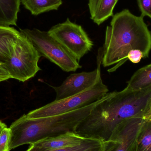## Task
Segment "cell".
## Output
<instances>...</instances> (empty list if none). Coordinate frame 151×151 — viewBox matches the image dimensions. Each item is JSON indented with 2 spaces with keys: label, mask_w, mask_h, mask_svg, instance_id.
Instances as JSON below:
<instances>
[{
  "label": "cell",
  "mask_w": 151,
  "mask_h": 151,
  "mask_svg": "<svg viewBox=\"0 0 151 151\" xmlns=\"http://www.w3.org/2000/svg\"><path fill=\"white\" fill-rule=\"evenodd\" d=\"M21 3L32 15L37 16L51 10H57L62 0H21Z\"/></svg>",
  "instance_id": "obj_14"
},
{
  "label": "cell",
  "mask_w": 151,
  "mask_h": 151,
  "mask_svg": "<svg viewBox=\"0 0 151 151\" xmlns=\"http://www.w3.org/2000/svg\"><path fill=\"white\" fill-rule=\"evenodd\" d=\"M142 58H144L143 53L139 50H131L129 52L127 56L128 59L134 63H139Z\"/></svg>",
  "instance_id": "obj_20"
},
{
  "label": "cell",
  "mask_w": 151,
  "mask_h": 151,
  "mask_svg": "<svg viewBox=\"0 0 151 151\" xmlns=\"http://www.w3.org/2000/svg\"><path fill=\"white\" fill-rule=\"evenodd\" d=\"M135 151H151V120H144L137 134Z\"/></svg>",
  "instance_id": "obj_16"
},
{
  "label": "cell",
  "mask_w": 151,
  "mask_h": 151,
  "mask_svg": "<svg viewBox=\"0 0 151 151\" xmlns=\"http://www.w3.org/2000/svg\"><path fill=\"white\" fill-rule=\"evenodd\" d=\"M101 99L83 108L55 116L32 119L24 114L10 126L9 151L67 132L75 133L78 124Z\"/></svg>",
  "instance_id": "obj_3"
},
{
  "label": "cell",
  "mask_w": 151,
  "mask_h": 151,
  "mask_svg": "<svg viewBox=\"0 0 151 151\" xmlns=\"http://www.w3.org/2000/svg\"><path fill=\"white\" fill-rule=\"evenodd\" d=\"M6 127H6V125L0 120V133L4 128Z\"/></svg>",
  "instance_id": "obj_23"
},
{
  "label": "cell",
  "mask_w": 151,
  "mask_h": 151,
  "mask_svg": "<svg viewBox=\"0 0 151 151\" xmlns=\"http://www.w3.org/2000/svg\"><path fill=\"white\" fill-rule=\"evenodd\" d=\"M119 0H89L91 19L98 25L113 16V10Z\"/></svg>",
  "instance_id": "obj_11"
},
{
  "label": "cell",
  "mask_w": 151,
  "mask_h": 151,
  "mask_svg": "<svg viewBox=\"0 0 151 151\" xmlns=\"http://www.w3.org/2000/svg\"><path fill=\"white\" fill-rule=\"evenodd\" d=\"M11 136L9 128H4L0 133V151H9V142Z\"/></svg>",
  "instance_id": "obj_18"
},
{
  "label": "cell",
  "mask_w": 151,
  "mask_h": 151,
  "mask_svg": "<svg viewBox=\"0 0 151 151\" xmlns=\"http://www.w3.org/2000/svg\"><path fill=\"white\" fill-rule=\"evenodd\" d=\"M151 86V64L137 70L127 82L126 88L140 90Z\"/></svg>",
  "instance_id": "obj_15"
},
{
  "label": "cell",
  "mask_w": 151,
  "mask_h": 151,
  "mask_svg": "<svg viewBox=\"0 0 151 151\" xmlns=\"http://www.w3.org/2000/svg\"><path fill=\"white\" fill-rule=\"evenodd\" d=\"M21 0H0V25L17 26Z\"/></svg>",
  "instance_id": "obj_13"
},
{
  "label": "cell",
  "mask_w": 151,
  "mask_h": 151,
  "mask_svg": "<svg viewBox=\"0 0 151 151\" xmlns=\"http://www.w3.org/2000/svg\"><path fill=\"white\" fill-rule=\"evenodd\" d=\"M40 57L32 42L21 33L4 65L11 78L24 82L41 70L38 65Z\"/></svg>",
  "instance_id": "obj_6"
},
{
  "label": "cell",
  "mask_w": 151,
  "mask_h": 151,
  "mask_svg": "<svg viewBox=\"0 0 151 151\" xmlns=\"http://www.w3.org/2000/svg\"><path fill=\"white\" fill-rule=\"evenodd\" d=\"M143 119L145 120H151V106L147 113L144 117Z\"/></svg>",
  "instance_id": "obj_22"
},
{
  "label": "cell",
  "mask_w": 151,
  "mask_h": 151,
  "mask_svg": "<svg viewBox=\"0 0 151 151\" xmlns=\"http://www.w3.org/2000/svg\"><path fill=\"white\" fill-rule=\"evenodd\" d=\"M20 32L32 42L41 57H44L66 72H75L82 66L63 45L49 33L39 29H20Z\"/></svg>",
  "instance_id": "obj_4"
},
{
  "label": "cell",
  "mask_w": 151,
  "mask_h": 151,
  "mask_svg": "<svg viewBox=\"0 0 151 151\" xmlns=\"http://www.w3.org/2000/svg\"><path fill=\"white\" fill-rule=\"evenodd\" d=\"M144 120L133 118L118 124L109 140L103 142V151H135L137 134Z\"/></svg>",
  "instance_id": "obj_9"
},
{
  "label": "cell",
  "mask_w": 151,
  "mask_h": 151,
  "mask_svg": "<svg viewBox=\"0 0 151 151\" xmlns=\"http://www.w3.org/2000/svg\"><path fill=\"white\" fill-rule=\"evenodd\" d=\"M20 34L14 27L0 25V63L4 64L8 61Z\"/></svg>",
  "instance_id": "obj_12"
},
{
  "label": "cell",
  "mask_w": 151,
  "mask_h": 151,
  "mask_svg": "<svg viewBox=\"0 0 151 151\" xmlns=\"http://www.w3.org/2000/svg\"><path fill=\"white\" fill-rule=\"evenodd\" d=\"M109 90L103 83L101 75L95 84L88 89L64 99L55 100L38 109L29 112V118H43L55 116L75 111L91 104L103 99L108 93Z\"/></svg>",
  "instance_id": "obj_5"
},
{
  "label": "cell",
  "mask_w": 151,
  "mask_h": 151,
  "mask_svg": "<svg viewBox=\"0 0 151 151\" xmlns=\"http://www.w3.org/2000/svg\"><path fill=\"white\" fill-rule=\"evenodd\" d=\"M151 106V86L140 90L125 88L109 92L78 124L75 133L104 142L118 124L131 118L143 119Z\"/></svg>",
  "instance_id": "obj_1"
},
{
  "label": "cell",
  "mask_w": 151,
  "mask_h": 151,
  "mask_svg": "<svg viewBox=\"0 0 151 151\" xmlns=\"http://www.w3.org/2000/svg\"><path fill=\"white\" fill-rule=\"evenodd\" d=\"M103 56V48H99L98 53L96 70L91 72H83L70 74L61 85L51 86L56 93L55 100H59L81 93L91 88L101 75V65Z\"/></svg>",
  "instance_id": "obj_8"
},
{
  "label": "cell",
  "mask_w": 151,
  "mask_h": 151,
  "mask_svg": "<svg viewBox=\"0 0 151 151\" xmlns=\"http://www.w3.org/2000/svg\"><path fill=\"white\" fill-rule=\"evenodd\" d=\"M104 143L101 141L92 138H86L77 145L61 149L45 151H103ZM26 151H39L30 146Z\"/></svg>",
  "instance_id": "obj_17"
},
{
  "label": "cell",
  "mask_w": 151,
  "mask_h": 151,
  "mask_svg": "<svg viewBox=\"0 0 151 151\" xmlns=\"http://www.w3.org/2000/svg\"><path fill=\"white\" fill-rule=\"evenodd\" d=\"M142 17L148 16L151 18V0H137Z\"/></svg>",
  "instance_id": "obj_19"
},
{
  "label": "cell",
  "mask_w": 151,
  "mask_h": 151,
  "mask_svg": "<svg viewBox=\"0 0 151 151\" xmlns=\"http://www.w3.org/2000/svg\"><path fill=\"white\" fill-rule=\"evenodd\" d=\"M48 32L79 62L91 51L94 45L82 27L72 22L69 18L65 22L52 27Z\"/></svg>",
  "instance_id": "obj_7"
},
{
  "label": "cell",
  "mask_w": 151,
  "mask_h": 151,
  "mask_svg": "<svg viewBox=\"0 0 151 151\" xmlns=\"http://www.w3.org/2000/svg\"><path fill=\"white\" fill-rule=\"evenodd\" d=\"M86 138L73 132H67L39 141L30 145V146L37 151H48L77 145Z\"/></svg>",
  "instance_id": "obj_10"
},
{
  "label": "cell",
  "mask_w": 151,
  "mask_h": 151,
  "mask_svg": "<svg viewBox=\"0 0 151 151\" xmlns=\"http://www.w3.org/2000/svg\"><path fill=\"white\" fill-rule=\"evenodd\" d=\"M11 78L10 75L4 64L0 63V83Z\"/></svg>",
  "instance_id": "obj_21"
},
{
  "label": "cell",
  "mask_w": 151,
  "mask_h": 151,
  "mask_svg": "<svg viewBox=\"0 0 151 151\" xmlns=\"http://www.w3.org/2000/svg\"><path fill=\"white\" fill-rule=\"evenodd\" d=\"M103 48L102 64L107 67L116 64L108 70L115 71L128 60L129 52L139 50L144 58L151 50V33L144 20L129 10L124 9L113 17L111 25L107 26Z\"/></svg>",
  "instance_id": "obj_2"
}]
</instances>
